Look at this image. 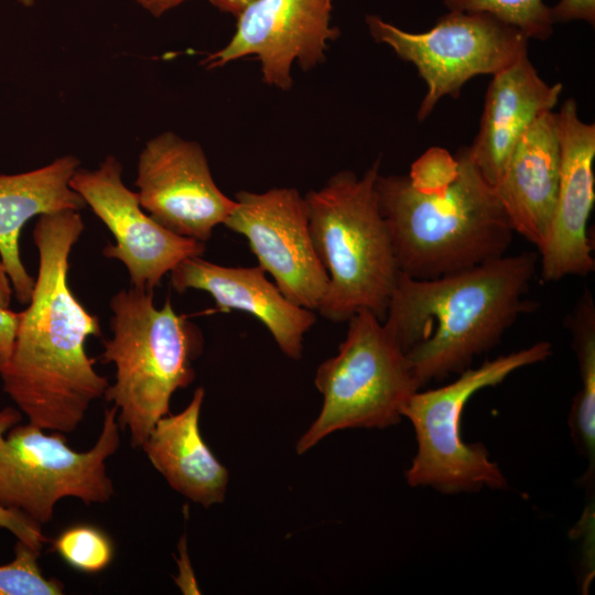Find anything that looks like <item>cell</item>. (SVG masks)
Wrapping results in <instances>:
<instances>
[{"label": "cell", "instance_id": "obj_6", "mask_svg": "<svg viewBox=\"0 0 595 595\" xmlns=\"http://www.w3.org/2000/svg\"><path fill=\"white\" fill-rule=\"evenodd\" d=\"M14 407L0 409V507L39 524L53 519L60 500L106 504L115 494L107 459L120 445L117 409L104 412L99 436L87 451L72 448L64 433L28 421Z\"/></svg>", "mask_w": 595, "mask_h": 595}, {"label": "cell", "instance_id": "obj_28", "mask_svg": "<svg viewBox=\"0 0 595 595\" xmlns=\"http://www.w3.org/2000/svg\"><path fill=\"white\" fill-rule=\"evenodd\" d=\"M223 12L238 17L249 4L256 0H208Z\"/></svg>", "mask_w": 595, "mask_h": 595}, {"label": "cell", "instance_id": "obj_7", "mask_svg": "<svg viewBox=\"0 0 595 595\" xmlns=\"http://www.w3.org/2000/svg\"><path fill=\"white\" fill-rule=\"evenodd\" d=\"M551 344L530 347L467 368L446 386L415 391L401 408L412 424L416 454L405 470L411 487H431L442 494L475 493L484 487L506 489L508 482L482 443H466L461 419L468 400L479 390L504 381L513 371L545 360Z\"/></svg>", "mask_w": 595, "mask_h": 595}, {"label": "cell", "instance_id": "obj_17", "mask_svg": "<svg viewBox=\"0 0 595 595\" xmlns=\"http://www.w3.org/2000/svg\"><path fill=\"white\" fill-rule=\"evenodd\" d=\"M555 111L536 119L513 148L495 190L513 232L540 250L551 225L560 181Z\"/></svg>", "mask_w": 595, "mask_h": 595}, {"label": "cell", "instance_id": "obj_1", "mask_svg": "<svg viewBox=\"0 0 595 595\" xmlns=\"http://www.w3.org/2000/svg\"><path fill=\"white\" fill-rule=\"evenodd\" d=\"M85 229L79 212L39 216L33 240L39 270L10 358L0 366L3 391L28 421L46 431L74 432L109 385L85 348L100 336L68 284L69 256Z\"/></svg>", "mask_w": 595, "mask_h": 595}, {"label": "cell", "instance_id": "obj_8", "mask_svg": "<svg viewBox=\"0 0 595 595\" xmlns=\"http://www.w3.org/2000/svg\"><path fill=\"white\" fill-rule=\"evenodd\" d=\"M348 322L338 353L316 370L314 382L323 396V405L298 440V454L339 430L397 424L402 405L420 390L403 350L382 321L361 310Z\"/></svg>", "mask_w": 595, "mask_h": 595}, {"label": "cell", "instance_id": "obj_12", "mask_svg": "<svg viewBox=\"0 0 595 595\" xmlns=\"http://www.w3.org/2000/svg\"><path fill=\"white\" fill-rule=\"evenodd\" d=\"M134 184L141 207L155 221L202 242L236 206L216 185L202 147L170 131L147 142Z\"/></svg>", "mask_w": 595, "mask_h": 595}, {"label": "cell", "instance_id": "obj_2", "mask_svg": "<svg viewBox=\"0 0 595 595\" xmlns=\"http://www.w3.org/2000/svg\"><path fill=\"white\" fill-rule=\"evenodd\" d=\"M376 193L400 272L433 279L506 255L513 230L467 147H431L407 175H378Z\"/></svg>", "mask_w": 595, "mask_h": 595}, {"label": "cell", "instance_id": "obj_22", "mask_svg": "<svg viewBox=\"0 0 595 595\" xmlns=\"http://www.w3.org/2000/svg\"><path fill=\"white\" fill-rule=\"evenodd\" d=\"M53 549L67 565L86 574L102 572L115 555L109 536L87 523L65 528L53 541Z\"/></svg>", "mask_w": 595, "mask_h": 595}, {"label": "cell", "instance_id": "obj_18", "mask_svg": "<svg viewBox=\"0 0 595 595\" xmlns=\"http://www.w3.org/2000/svg\"><path fill=\"white\" fill-rule=\"evenodd\" d=\"M78 167L79 160L67 154L32 171L0 175V259L22 304H29L35 279L20 257L21 230L35 216L79 212L87 206L69 185Z\"/></svg>", "mask_w": 595, "mask_h": 595}, {"label": "cell", "instance_id": "obj_19", "mask_svg": "<svg viewBox=\"0 0 595 595\" xmlns=\"http://www.w3.org/2000/svg\"><path fill=\"white\" fill-rule=\"evenodd\" d=\"M204 397L198 387L183 411L158 420L141 447L171 488L208 508L224 501L229 474L201 434Z\"/></svg>", "mask_w": 595, "mask_h": 595}, {"label": "cell", "instance_id": "obj_27", "mask_svg": "<svg viewBox=\"0 0 595 595\" xmlns=\"http://www.w3.org/2000/svg\"><path fill=\"white\" fill-rule=\"evenodd\" d=\"M141 7L147 9L154 17H160L167 10L178 6L186 0H136Z\"/></svg>", "mask_w": 595, "mask_h": 595}, {"label": "cell", "instance_id": "obj_14", "mask_svg": "<svg viewBox=\"0 0 595 595\" xmlns=\"http://www.w3.org/2000/svg\"><path fill=\"white\" fill-rule=\"evenodd\" d=\"M561 167L555 206L547 239L539 250L542 280L586 275L594 270L587 221L595 201V125L584 122L576 101L556 112Z\"/></svg>", "mask_w": 595, "mask_h": 595}, {"label": "cell", "instance_id": "obj_9", "mask_svg": "<svg viewBox=\"0 0 595 595\" xmlns=\"http://www.w3.org/2000/svg\"><path fill=\"white\" fill-rule=\"evenodd\" d=\"M369 33L403 61L412 63L426 84L418 110L424 121L440 99L459 96L478 75H495L528 53V37L483 12L448 11L428 31H404L376 14L366 17Z\"/></svg>", "mask_w": 595, "mask_h": 595}, {"label": "cell", "instance_id": "obj_5", "mask_svg": "<svg viewBox=\"0 0 595 595\" xmlns=\"http://www.w3.org/2000/svg\"><path fill=\"white\" fill-rule=\"evenodd\" d=\"M380 160L359 178L338 172L306 194L316 253L328 275L322 316L348 321L368 310L383 321L400 270L376 193Z\"/></svg>", "mask_w": 595, "mask_h": 595}, {"label": "cell", "instance_id": "obj_13", "mask_svg": "<svg viewBox=\"0 0 595 595\" xmlns=\"http://www.w3.org/2000/svg\"><path fill=\"white\" fill-rule=\"evenodd\" d=\"M334 0H256L238 17L235 34L226 46L202 61L208 68L256 56L263 80L288 90L294 61L303 71L325 60L329 41L339 29L331 26Z\"/></svg>", "mask_w": 595, "mask_h": 595}, {"label": "cell", "instance_id": "obj_21", "mask_svg": "<svg viewBox=\"0 0 595 595\" xmlns=\"http://www.w3.org/2000/svg\"><path fill=\"white\" fill-rule=\"evenodd\" d=\"M443 3L448 11L490 14L528 39L544 41L553 32L551 9L543 0H443Z\"/></svg>", "mask_w": 595, "mask_h": 595}, {"label": "cell", "instance_id": "obj_4", "mask_svg": "<svg viewBox=\"0 0 595 595\" xmlns=\"http://www.w3.org/2000/svg\"><path fill=\"white\" fill-rule=\"evenodd\" d=\"M112 337L100 359L116 367L104 397L131 445L145 441L159 419L170 413L174 392L193 382V363L203 349L199 328L177 314L170 299L158 309L153 290L132 286L110 299Z\"/></svg>", "mask_w": 595, "mask_h": 595}, {"label": "cell", "instance_id": "obj_11", "mask_svg": "<svg viewBox=\"0 0 595 595\" xmlns=\"http://www.w3.org/2000/svg\"><path fill=\"white\" fill-rule=\"evenodd\" d=\"M69 185L115 237L102 253L123 263L132 286L153 290L181 261L205 250L204 242L174 234L145 214L112 155L95 170L78 167Z\"/></svg>", "mask_w": 595, "mask_h": 595}, {"label": "cell", "instance_id": "obj_24", "mask_svg": "<svg viewBox=\"0 0 595 595\" xmlns=\"http://www.w3.org/2000/svg\"><path fill=\"white\" fill-rule=\"evenodd\" d=\"M41 524L28 517L0 507V528L8 530L18 541L24 542L41 552L47 537Z\"/></svg>", "mask_w": 595, "mask_h": 595}, {"label": "cell", "instance_id": "obj_3", "mask_svg": "<svg viewBox=\"0 0 595 595\" xmlns=\"http://www.w3.org/2000/svg\"><path fill=\"white\" fill-rule=\"evenodd\" d=\"M538 258L504 255L433 279L399 273L382 323L420 388L469 368L530 311Z\"/></svg>", "mask_w": 595, "mask_h": 595}, {"label": "cell", "instance_id": "obj_15", "mask_svg": "<svg viewBox=\"0 0 595 595\" xmlns=\"http://www.w3.org/2000/svg\"><path fill=\"white\" fill-rule=\"evenodd\" d=\"M170 273L175 291L202 290L221 310L251 314L264 324L283 354L294 360L301 358L303 336L316 315L288 300L259 266L224 267L196 256L181 261Z\"/></svg>", "mask_w": 595, "mask_h": 595}, {"label": "cell", "instance_id": "obj_20", "mask_svg": "<svg viewBox=\"0 0 595 595\" xmlns=\"http://www.w3.org/2000/svg\"><path fill=\"white\" fill-rule=\"evenodd\" d=\"M571 329L581 388L573 400L569 424L576 448L588 461L584 479L589 487L595 469V306L589 292L576 305Z\"/></svg>", "mask_w": 595, "mask_h": 595}, {"label": "cell", "instance_id": "obj_23", "mask_svg": "<svg viewBox=\"0 0 595 595\" xmlns=\"http://www.w3.org/2000/svg\"><path fill=\"white\" fill-rule=\"evenodd\" d=\"M40 551L18 541L14 558L0 565V595H61L64 585L61 581L46 577L37 559Z\"/></svg>", "mask_w": 595, "mask_h": 595}, {"label": "cell", "instance_id": "obj_25", "mask_svg": "<svg viewBox=\"0 0 595 595\" xmlns=\"http://www.w3.org/2000/svg\"><path fill=\"white\" fill-rule=\"evenodd\" d=\"M550 9L554 23L581 20L594 25L595 0H559Z\"/></svg>", "mask_w": 595, "mask_h": 595}, {"label": "cell", "instance_id": "obj_16", "mask_svg": "<svg viewBox=\"0 0 595 595\" xmlns=\"http://www.w3.org/2000/svg\"><path fill=\"white\" fill-rule=\"evenodd\" d=\"M561 83L549 84L538 73L528 53L493 75L484 102L479 130L468 153L494 187L517 142L562 94Z\"/></svg>", "mask_w": 595, "mask_h": 595}, {"label": "cell", "instance_id": "obj_26", "mask_svg": "<svg viewBox=\"0 0 595 595\" xmlns=\"http://www.w3.org/2000/svg\"><path fill=\"white\" fill-rule=\"evenodd\" d=\"M20 320L21 312L0 307V366L6 364L11 356Z\"/></svg>", "mask_w": 595, "mask_h": 595}, {"label": "cell", "instance_id": "obj_29", "mask_svg": "<svg viewBox=\"0 0 595 595\" xmlns=\"http://www.w3.org/2000/svg\"><path fill=\"white\" fill-rule=\"evenodd\" d=\"M13 290L6 267L0 259V307L9 309Z\"/></svg>", "mask_w": 595, "mask_h": 595}, {"label": "cell", "instance_id": "obj_10", "mask_svg": "<svg viewBox=\"0 0 595 595\" xmlns=\"http://www.w3.org/2000/svg\"><path fill=\"white\" fill-rule=\"evenodd\" d=\"M224 225L248 240L259 267L295 305L317 311L328 275L312 240L305 198L295 188L239 191Z\"/></svg>", "mask_w": 595, "mask_h": 595}, {"label": "cell", "instance_id": "obj_30", "mask_svg": "<svg viewBox=\"0 0 595 595\" xmlns=\"http://www.w3.org/2000/svg\"><path fill=\"white\" fill-rule=\"evenodd\" d=\"M15 1H18L20 4L24 7H31L35 3L36 0H15Z\"/></svg>", "mask_w": 595, "mask_h": 595}]
</instances>
